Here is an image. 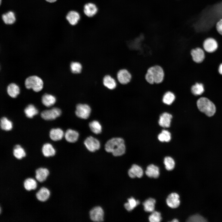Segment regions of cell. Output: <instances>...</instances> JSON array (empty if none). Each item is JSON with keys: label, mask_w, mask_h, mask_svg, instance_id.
<instances>
[{"label": "cell", "mask_w": 222, "mask_h": 222, "mask_svg": "<svg viewBox=\"0 0 222 222\" xmlns=\"http://www.w3.org/2000/svg\"><path fill=\"white\" fill-rule=\"evenodd\" d=\"M165 76L163 68L159 65H155L148 68L145 78L146 81L150 84H159L163 81Z\"/></svg>", "instance_id": "cell-1"}, {"label": "cell", "mask_w": 222, "mask_h": 222, "mask_svg": "<svg viewBox=\"0 0 222 222\" xmlns=\"http://www.w3.org/2000/svg\"><path fill=\"white\" fill-rule=\"evenodd\" d=\"M105 148L106 152L112 153L114 156H121L125 151L124 141L121 138H113L106 143Z\"/></svg>", "instance_id": "cell-2"}, {"label": "cell", "mask_w": 222, "mask_h": 222, "mask_svg": "<svg viewBox=\"0 0 222 222\" xmlns=\"http://www.w3.org/2000/svg\"><path fill=\"white\" fill-rule=\"evenodd\" d=\"M197 105L199 110L209 117L213 115L216 108L214 104L208 98L201 97L197 101Z\"/></svg>", "instance_id": "cell-3"}, {"label": "cell", "mask_w": 222, "mask_h": 222, "mask_svg": "<svg viewBox=\"0 0 222 222\" xmlns=\"http://www.w3.org/2000/svg\"><path fill=\"white\" fill-rule=\"evenodd\" d=\"M25 84L27 89H32L35 92H38L42 89L43 83L42 79L39 76H32L26 79Z\"/></svg>", "instance_id": "cell-4"}, {"label": "cell", "mask_w": 222, "mask_h": 222, "mask_svg": "<svg viewBox=\"0 0 222 222\" xmlns=\"http://www.w3.org/2000/svg\"><path fill=\"white\" fill-rule=\"evenodd\" d=\"M117 80L119 83L123 85L129 84L131 81L132 75L127 69L122 68L119 70L117 74Z\"/></svg>", "instance_id": "cell-5"}, {"label": "cell", "mask_w": 222, "mask_h": 222, "mask_svg": "<svg viewBox=\"0 0 222 222\" xmlns=\"http://www.w3.org/2000/svg\"><path fill=\"white\" fill-rule=\"evenodd\" d=\"M91 111V108L88 105L79 104L76 106L75 114L80 118L87 119L90 116Z\"/></svg>", "instance_id": "cell-6"}, {"label": "cell", "mask_w": 222, "mask_h": 222, "mask_svg": "<svg viewBox=\"0 0 222 222\" xmlns=\"http://www.w3.org/2000/svg\"><path fill=\"white\" fill-rule=\"evenodd\" d=\"M61 114L60 109L54 107L50 109L46 110L41 113V117L46 120H51L55 119L59 117Z\"/></svg>", "instance_id": "cell-7"}, {"label": "cell", "mask_w": 222, "mask_h": 222, "mask_svg": "<svg viewBox=\"0 0 222 222\" xmlns=\"http://www.w3.org/2000/svg\"><path fill=\"white\" fill-rule=\"evenodd\" d=\"M204 49L209 53H212L217 49L218 44L217 41L212 37H208L205 39L203 44Z\"/></svg>", "instance_id": "cell-8"}, {"label": "cell", "mask_w": 222, "mask_h": 222, "mask_svg": "<svg viewBox=\"0 0 222 222\" xmlns=\"http://www.w3.org/2000/svg\"><path fill=\"white\" fill-rule=\"evenodd\" d=\"M84 144L86 148L91 152H94L99 150L101 146L99 141L91 136L86 138L84 141Z\"/></svg>", "instance_id": "cell-9"}, {"label": "cell", "mask_w": 222, "mask_h": 222, "mask_svg": "<svg viewBox=\"0 0 222 222\" xmlns=\"http://www.w3.org/2000/svg\"><path fill=\"white\" fill-rule=\"evenodd\" d=\"M190 55L193 61L196 63H202L205 58L204 51L200 47H196L191 49Z\"/></svg>", "instance_id": "cell-10"}, {"label": "cell", "mask_w": 222, "mask_h": 222, "mask_svg": "<svg viewBox=\"0 0 222 222\" xmlns=\"http://www.w3.org/2000/svg\"><path fill=\"white\" fill-rule=\"evenodd\" d=\"M91 219L94 221L101 222L103 221L104 212L102 208L99 206L93 208L90 212Z\"/></svg>", "instance_id": "cell-11"}, {"label": "cell", "mask_w": 222, "mask_h": 222, "mask_svg": "<svg viewBox=\"0 0 222 222\" xmlns=\"http://www.w3.org/2000/svg\"><path fill=\"white\" fill-rule=\"evenodd\" d=\"M50 173L49 170L47 168H38L35 171V178L38 182L42 183L47 179Z\"/></svg>", "instance_id": "cell-12"}, {"label": "cell", "mask_w": 222, "mask_h": 222, "mask_svg": "<svg viewBox=\"0 0 222 222\" xmlns=\"http://www.w3.org/2000/svg\"><path fill=\"white\" fill-rule=\"evenodd\" d=\"M49 190L44 187H42L36 192L35 196L37 199L41 202H44L47 200L51 195Z\"/></svg>", "instance_id": "cell-13"}, {"label": "cell", "mask_w": 222, "mask_h": 222, "mask_svg": "<svg viewBox=\"0 0 222 222\" xmlns=\"http://www.w3.org/2000/svg\"><path fill=\"white\" fill-rule=\"evenodd\" d=\"M179 195L176 193H172L168 196L166 199V203L170 207L175 208L179 207L180 201Z\"/></svg>", "instance_id": "cell-14"}, {"label": "cell", "mask_w": 222, "mask_h": 222, "mask_svg": "<svg viewBox=\"0 0 222 222\" xmlns=\"http://www.w3.org/2000/svg\"><path fill=\"white\" fill-rule=\"evenodd\" d=\"M172 115L167 113H164L160 116L158 121L159 125L164 128H168L170 126Z\"/></svg>", "instance_id": "cell-15"}, {"label": "cell", "mask_w": 222, "mask_h": 222, "mask_svg": "<svg viewBox=\"0 0 222 222\" xmlns=\"http://www.w3.org/2000/svg\"><path fill=\"white\" fill-rule=\"evenodd\" d=\"M128 174L129 176L132 178L136 177L141 178L143 175V172L142 168L136 164H133L129 170Z\"/></svg>", "instance_id": "cell-16"}, {"label": "cell", "mask_w": 222, "mask_h": 222, "mask_svg": "<svg viewBox=\"0 0 222 222\" xmlns=\"http://www.w3.org/2000/svg\"><path fill=\"white\" fill-rule=\"evenodd\" d=\"M97 11L98 9L97 6L93 3H88L84 6V13L85 15L88 17L93 16L96 14Z\"/></svg>", "instance_id": "cell-17"}, {"label": "cell", "mask_w": 222, "mask_h": 222, "mask_svg": "<svg viewBox=\"0 0 222 222\" xmlns=\"http://www.w3.org/2000/svg\"><path fill=\"white\" fill-rule=\"evenodd\" d=\"M80 18L79 13L75 10L69 11L66 16V19L72 25H75L78 23Z\"/></svg>", "instance_id": "cell-18"}, {"label": "cell", "mask_w": 222, "mask_h": 222, "mask_svg": "<svg viewBox=\"0 0 222 222\" xmlns=\"http://www.w3.org/2000/svg\"><path fill=\"white\" fill-rule=\"evenodd\" d=\"M66 140L70 143H74L77 141L79 134L76 130L69 129L66 130L64 134Z\"/></svg>", "instance_id": "cell-19"}, {"label": "cell", "mask_w": 222, "mask_h": 222, "mask_svg": "<svg viewBox=\"0 0 222 222\" xmlns=\"http://www.w3.org/2000/svg\"><path fill=\"white\" fill-rule=\"evenodd\" d=\"M23 187L27 191L35 190L37 187V183L36 180L33 178L28 177L26 178L23 183Z\"/></svg>", "instance_id": "cell-20"}, {"label": "cell", "mask_w": 222, "mask_h": 222, "mask_svg": "<svg viewBox=\"0 0 222 222\" xmlns=\"http://www.w3.org/2000/svg\"><path fill=\"white\" fill-rule=\"evenodd\" d=\"M42 151L43 156L46 157L53 156L56 153V150L52 145L48 143L43 145Z\"/></svg>", "instance_id": "cell-21"}, {"label": "cell", "mask_w": 222, "mask_h": 222, "mask_svg": "<svg viewBox=\"0 0 222 222\" xmlns=\"http://www.w3.org/2000/svg\"><path fill=\"white\" fill-rule=\"evenodd\" d=\"M103 83L105 87L110 90L115 89L117 86L115 80L109 75L104 76L103 79Z\"/></svg>", "instance_id": "cell-22"}, {"label": "cell", "mask_w": 222, "mask_h": 222, "mask_svg": "<svg viewBox=\"0 0 222 222\" xmlns=\"http://www.w3.org/2000/svg\"><path fill=\"white\" fill-rule=\"evenodd\" d=\"M64 134L63 130L60 128L52 129L49 133L50 138L54 141H58L61 140Z\"/></svg>", "instance_id": "cell-23"}, {"label": "cell", "mask_w": 222, "mask_h": 222, "mask_svg": "<svg viewBox=\"0 0 222 222\" xmlns=\"http://www.w3.org/2000/svg\"><path fill=\"white\" fill-rule=\"evenodd\" d=\"M146 175L149 177L156 178L159 175V170L157 166L152 164L148 166L146 171Z\"/></svg>", "instance_id": "cell-24"}, {"label": "cell", "mask_w": 222, "mask_h": 222, "mask_svg": "<svg viewBox=\"0 0 222 222\" xmlns=\"http://www.w3.org/2000/svg\"><path fill=\"white\" fill-rule=\"evenodd\" d=\"M175 98V93L171 91L168 90L163 95L162 100L164 104L170 105L174 101Z\"/></svg>", "instance_id": "cell-25"}, {"label": "cell", "mask_w": 222, "mask_h": 222, "mask_svg": "<svg viewBox=\"0 0 222 222\" xmlns=\"http://www.w3.org/2000/svg\"><path fill=\"white\" fill-rule=\"evenodd\" d=\"M56 101L55 97L50 94H45L42 96V102L47 107H50L55 104Z\"/></svg>", "instance_id": "cell-26"}, {"label": "cell", "mask_w": 222, "mask_h": 222, "mask_svg": "<svg viewBox=\"0 0 222 222\" xmlns=\"http://www.w3.org/2000/svg\"><path fill=\"white\" fill-rule=\"evenodd\" d=\"M7 91L10 96L12 98H15L20 93V88L17 84L12 83L7 86Z\"/></svg>", "instance_id": "cell-27"}, {"label": "cell", "mask_w": 222, "mask_h": 222, "mask_svg": "<svg viewBox=\"0 0 222 222\" xmlns=\"http://www.w3.org/2000/svg\"><path fill=\"white\" fill-rule=\"evenodd\" d=\"M13 153L14 156L19 160L22 159L26 156L24 149L19 145H16L14 146Z\"/></svg>", "instance_id": "cell-28"}, {"label": "cell", "mask_w": 222, "mask_h": 222, "mask_svg": "<svg viewBox=\"0 0 222 222\" xmlns=\"http://www.w3.org/2000/svg\"><path fill=\"white\" fill-rule=\"evenodd\" d=\"M2 18L4 23L6 24H12L16 21L14 13L11 11L3 14Z\"/></svg>", "instance_id": "cell-29"}, {"label": "cell", "mask_w": 222, "mask_h": 222, "mask_svg": "<svg viewBox=\"0 0 222 222\" xmlns=\"http://www.w3.org/2000/svg\"><path fill=\"white\" fill-rule=\"evenodd\" d=\"M191 93L194 95H200L204 91V86L203 84L197 82L191 86Z\"/></svg>", "instance_id": "cell-30"}, {"label": "cell", "mask_w": 222, "mask_h": 222, "mask_svg": "<svg viewBox=\"0 0 222 222\" xmlns=\"http://www.w3.org/2000/svg\"><path fill=\"white\" fill-rule=\"evenodd\" d=\"M155 203V200L153 198H149L146 199L143 203L144 210L149 212H153Z\"/></svg>", "instance_id": "cell-31"}, {"label": "cell", "mask_w": 222, "mask_h": 222, "mask_svg": "<svg viewBox=\"0 0 222 222\" xmlns=\"http://www.w3.org/2000/svg\"><path fill=\"white\" fill-rule=\"evenodd\" d=\"M24 112L27 117L32 118L38 113V110L33 105H28L24 109Z\"/></svg>", "instance_id": "cell-32"}, {"label": "cell", "mask_w": 222, "mask_h": 222, "mask_svg": "<svg viewBox=\"0 0 222 222\" xmlns=\"http://www.w3.org/2000/svg\"><path fill=\"white\" fill-rule=\"evenodd\" d=\"M0 127L3 130L10 131L13 128V123L7 117H3L0 120Z\"/></svg>", "instance_id": "cell-33"}, {"label": "cell", "mask_w": 222, "mask_h": 222, "mask_svg": "<svg viewBox=\"0 0 222 222\" xmlns=\"http://www.w3.org/2000/svg\"><path fill=\"white\" fill-rule=\"evenodd\" d=\"M89 126L91 131L94 134H98L102 131V126L99 122L93 120L89 123Z\"/></svg>", "instance_id": "cell-34"}, {"label": "cell", "mask_w": 222, "mask_h": 222, "mask_svg": "<svg viewBox=\"0 0 222 222\" xmlns=\"http://www.w3.org/2000/svg\"><path fill=\"white\" fill-rule=\"evenodd\" d=\"M128 202L124 204V207L128 211H130L133 210L140 203L138 200H136L133 197L129 199H128Z\"/></svg>", "instance_id": "cell-35"}, {"label": "cell", "mask_w": 222, "mask_h": 222, "mask_svg": "<svg viewBox=\"0 0 222 222\" xmlns=\"http://www.w3.org/2000/svg\"><path fill=\"white\" fill-rule=\"evenodd\" d=\"M171 138L170 133L166 130H163L158 136V139L161 142H168L170 141Z\"/></svg>", "instance_id": "cell-36"}, {"label": "cell", "mask_w": 222, "mask_h": 222, "mask_svg": "<svg viewBox=\"0 0 222 222\" xmlns=\"http://www.w3.org/2000/svg\"><path fill=\"white\" fill-rule=\"evenodd\" d=\"M71 72L73 74H79L82 71V64L78 62H72L70 65Z\"/></svg>", "instance_id": "cell-37"}, {"label": "cell", "mask_w": 222, "mask_h": 222, "mask_svg": "<svg viewBox=\"0 0 222 222\" xmlns=\"http://www.w3.org/2000/svg\"><path fill=\"white\" fill-rule=\"evenodd\" d=\"M164 163L166 169L168 171H171L174 168L175 162L172 158L167 156L165 158Z\"/></svg>", "instance_id": "cell-38"}, {"label": "cell", "mask_w": 222, "mask_h": 222, "mask_svg": "<svg viewBox=\"0 0 222 222\" xmlns=\"http://www.w3.org/2000/svg\"><path fill=\"white\" fill-rule=\"evenodd\" d=\"M161 215L160 212L154 211L149 217V220L150 222H160L162 220Z\"/></svg>", "instance_id": "cell-39"}, {"label": "cell", "mask_w": 222, "mask_h": 222, "mask_svg": "<svg viewBox=\"0 0 222 222\" xmlns=\"http://www.w3.org/2000/svg\"><path fill=\"white\" fill-rule=\"evenodd\" d=\"M188 222H205L206 220L203 217L199 215H193L189 217L187 220Z\"/></svg>", "instance_id": "cell-40"}, {"label": "cell", "mask_w": 222, "mask_h": 222, "mask_svg": "<svg viewBox=\"0 0 222 222\" xmlns=\"http://www.w3.org/2000/svg\"><path fill=\"white\" fill-rule=\"evenodd\" d=\"M216 28L217 32L222 36V18L220 19L216 22Z\"/></svg>", "instance_id": "cell-41"}, {"label": "cell", "mask_w": 222, "mask_h": 222, "mask_svg": "<svg viewBox=\"0 0 222 222\" xmlns=\"http://www.w3.org/2000/svg\"><path fill=\"white\" fill-rule=\"evenodd\" d=\"M218 71L219 74L222 75V63L220 64L219 66Z\"/></svg>", "instance_id": "cell-42"}, {"label": "cell", "mask_w": 222, "mask_h": 222, "mask_svg": "<svg viewBox=\"0 0 222 222\" xmlns=\"http://www.w3.org/2000/svg\"><path fill=\"white\" fill-rule=\"evenodd\" d=\"M47 2L50 3H53L56 2L57 0H45Z\"/></svg>", "instance_id": "cell-43"}, {"label": "cell", "mask_w": 222, "mask_h": 222, "mask_svg": "<svg viewBox=\"0 0 222 222\" xmlns=\"http://www.w3.org/2000/svg\"><path fill=\"white\" fill-rule=\"evenodd\" d=\"M171 221L173 222H178L179 221L176 219H174Z\"/></svg>", "instance_id": "cell-44"}]
</instances>
